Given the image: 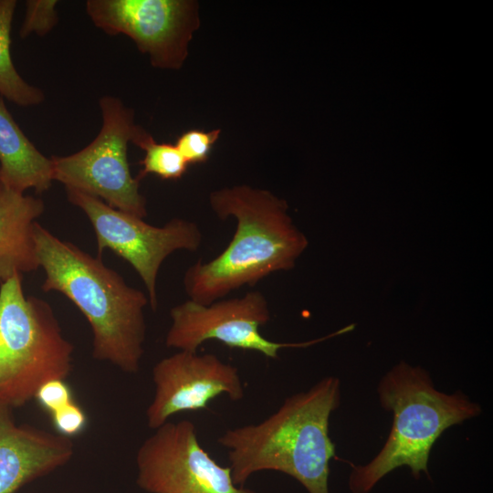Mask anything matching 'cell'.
Wrapping results in <instances>:
<instances>
[{
  "label": "cell",
  "mask_w": 493,
  "mask_h": 493,
  "mask_svg": "<svg viewBox=\"0 0 493 493\" xmlns=\"http://www.w3.org/2000/svg\"><path fill=\"white\" fill-rule=\"evenodd\" d=\"M209 204L219 219H236V231L217 257L186 269L184 287L194 302L211 304L274 272L292 269L308 246L307 237L288 214L286 201L270 191L225 187L210 194Z\"/></svg>",
  "instance_id": "obj_1"
},
{
  "label": "cell",
  "mask_w": 493,
  "mask_h": 493,
  "mask_svg": "<svg viewBox=\"0 0 493 493\" xmlns=\"http://www.w3.org/2000/svg\"><path fill=\"white\" fill-rule=\"evenodd\" d=\"M34 242L42 290L66 296L87 319L93 335L92 356L126 373H137L144 352L148 297L129 286L98 257L61 240L36 223Z\"/></svg>",
  "instance_id": "obj_2"
},
{
  "label": "cell",
  "mask_w": 493,
  "mask_h": 493,
  "mask_svg": "<svg viewBox=\"0 0 493 493\" xmlns=\"http://www.w3.org/2000/svg\"><path fill=\"white\" fill-rule=\"evenodd\" d=\"M340 402V380L329 376L286 398L263 421L226 430L217 442L227 452L234 483L244 486L258 472L278 471L295 478L309 493H330L335 445L329 425Z\"/></svg>",
  "instance_id": "obj_3"
},
{
  "label": "cell",
  "mask_w": 493,
  "mask_h": 493,
  "mask_svg": "<svg viewBox=\"0 0 493 493\" xmlns=\"http://www.w3.org/2000/svg\"><path fill=\"white\" fill-rule=\"evenodd\" d=\"M377 393L382 407L393 413V425L378 454L368 464L352 467V493H369L385 475L403 466L410 467L415 478L421 472L428 476L429 456L442 433L482 412L461 391H438L426 370L404 361L383 376Z\"/></svg>",
  "instance_id": "obj_4"
},
{
  "label": "cell",
  "mask_w": 493,
  "mask_h": 493,
  "mask_svg": "<svg viewBox=\"0 0 493 493\" xmlns=\"http://www.w3.org/2000/svg\"><path fill=\"white\" fill-rule=\"evenodd\" d=\"M74 347L50 305L26 297L22 276L0 284V404L11 408L35 398L45 383L65 380Z\"/></svg>",
  "instance_id": "obj_5"
},
{
  "label": "cell",
  "mask_w": 493,
  "mask_h": 493,
  "mask_svg": "<svg viewBox=\"0 0 493 493\" xmlns=\"http://www.w3.org/2000/svg\"><path fill=\"white\" fill-rule=\"evenodd\" d=\"M99 104L102 115L99 134L73 154L51 157L53 181L143 219L146 200L130 170L128 144H135L146 131L135 123L133 110L119 98L106 95Z\"/></svg>",
  "instance_id": "obj_6"
},
{
  "label": "cell",
  "mask_w": 493,
  "mask_h": 493,
  "mask_svg": "<svg viewBox=\"0 0 493 493\" xmlns=\"http://www.w3.org/2000/svg\"><path fill=\"white\" fill-rule=\"evenodd\" d=\"M68 201L89 218L97 240L98 252L110 249L127 261L138 273L155 309L157 278L165 258L178 250L196 251L203 235L198 225L173 218L163 226L115 209L102 200L74 189H66Z\"/></svg>",
  "instance_id": "obj_7"
},
{
  "label": "cell",
  "mask_w": 493,
  "mask_h": 493,
  "mask_svg": "<svg viewBox=\"0 0 493 493\" xmlns=\"http://www.w3.org/2000/svg\"><path fill=\"white\" fill-rule=\"evenodd\" d=\"M171 325L165 345L177 351H197L200 345L216 340L230 348L253 351L277 359L284 348H305L348 332L343 327L322 338L302 342H278L259 331L270 320L269 304L258 290L240 298L219 299L204 305L191 299L170 310Z\"/></svg>",
  "instance_id": "obj_8"
},
{
  "label": "cell",
  "mask_w": 493,
  "mask_h": 493,
  "mask_svg": "<svg viewBox=\"0 0 493 493\" xmlns=\"http://www.w3.org/2000/svg\"><path fill=\"white\" fill-rule=\"evenodd\" d=\"M136 483L148 493H257L234 483L229 467L201 446L189 420L166 422L136 453Z\"/></svg>",
  "instance_id": "obj_9"
},
{
  "label": "cell",
  "mask_w": 493,
  "mask_h": 493,
  "mask_svg": "<svg viewBox=\"0 0 493 493\" xmlns=\"http://www.w3.org/2000/svg\"><path fill=\"white\" fill-rule=\"evenodd\" d=\"M91 22L108 35H125L163 69H179L199 26L197 4L189 0H88Z\"/></svg>",
  "instance_id": "obj_10"
},
{
  "label": "cell",
  "mask_w": 493,
  "mask_h": 493,
  "mask_svg": "<svg viewBox=\"0 0 493 493\" xmlns=\"http://www.w3.org/2000/svg\"><path fill=\"white\" fill-rule=\"evenodd\" d=\"M152 375L154 394L146 420L152 430L178 413L206 408L219 395L234 402L245 395L238 369L212 353L177 351L157 362Z\"/></svg>",
  "instance_id": "obj_11"
},
{
  "label": "cell",
  "mask_w": 493,
  "mask_h": 493,
  "mask_svg": "<svg viewBox=\"0 0 493 493\" xmlns=\"http://www.w3.org/2000/svg\"><path fill=\"white\" fill-rule=\"evenodd\" d=\"M0 404V493H15L25 484L66 465L74 455L70 438L28 425H16Z\"/></svg>",
  "instance_id": "obj_12"
},
{
  "label": "cell",
  "mask_w": 493,
  "mask_h": 493,
  "mask_svg": "<svg viewBox=\"0 0 493 493\" xmlns=\"http://www.w3.org/2000/svg\"><path fill=\"white\" fill-rule=\"evenodd\" d=\"M44 210L42 199L0 184V284L39 267L34 227Z\"/></svg>",
  "instance_id": "obj_13"
},
{
  "label": "cell",
  "mask_w": 493,
  "mask_h": 493,
  "mask_svg": "<svg viewBox=\"0 0 493 493\" xmlns=\"http://www.w3.org/2000/svg\"><path fill=\"white\" fill-rule=\"evenodd\" d=\"M53 181L51 158L42 154L23 132L0 98V184L25 194H41Z\"/></svg>",
  "instance_id": "obj_14"
},
{
  "label": "cell",
  "mask_w": 493,
  "mask_h": 493,
  "mask_svg": "<svg viewBox=\"0 0 493 493\" xmlns=\"http://www.w3.org/2000/svg\"><path fill=\"white\" fill-rule=\"evenodd\" d=\"M16 0H0V94L21 107L37 106L45 100L41 89L27 83L11 57V29Z\"/></svg>",
  "instance_id": "obj_15"
},
{
  "label": "cell",
  "mask_w": 493,
  "mask_h": 493,
  "mask_svg": "<svg viewBox=\"0 0 493 493\" xmlns=\"http://www.w3.org/2000/svg\"><path fill=\"white\" fill-rule=\"evenodd\" d=\"M135 145L145 152L141 162L142 169L136 177L139 181L148 174L163 180H177L185 173L189 164L175 144L156 142L146 131Z\"/></svg>",
  "instance_id": "obj_16"
},
{
  "label": "cell",
  "mask_w": 493,
  "mask_h": 493,
  "mask_svg": "<svg viewBox=\"0 0 493 493\" xmlns=\"http://www.w3.org/2000/svg\"><path fill=\"white\" fill-rule=\"evenodd\" d=\"M57 0L26 1L25 17L19 31L21 38L30 35L45 36L58 24Z\"/></svg>",
  "instance_id": "obj_17"
},
{
  "label": "cell",
  "mask_w": 493,
  "mask_h": 493,
  "mask_svg": "<svg viewBox=\"0 0 493 493\" xmlns=\"http://www.w3.org/2000/svg\"><path fill=\"white\" fill-rule=\"evenodd\" d=\"M220 130L211 131L189 130L181 134L175 143L188 164L205 162L217 141Z\"/></svg>",
  "instance_id": "obj_18"
},
{
  "label": "cell",
  "mask_w": 493,
  "mask_h": 493,
  "mask_svg": "<svg viewBox=\"0 0 493 493\" xmlns=\"http://www.w3.org/2000/svg\"><path fill=\"white\" fill-rule=\"evenodd\" d=\"M51 419L57 433L68 438L80 434L87 425L84 410L74 401L52 413Z\"/></svg>",
  "instance_id": "obj_19"
},
{
  "label": "cell",
  "mask_w": 493,
  "mask_h": 493,
  "mask_svg": "<svg viewBox=\"0 0 493 493\" xmlns=\"http://www.w3.org/2000/svg\"><path fill=\"white\" fill-rule=\"evenodd\" d=\"M35 399L50 414L74 401L69 386L61 379L43 383L37 389Z\"/></svg>",
  "instance_id": "obj_20"
}]
</instances>
